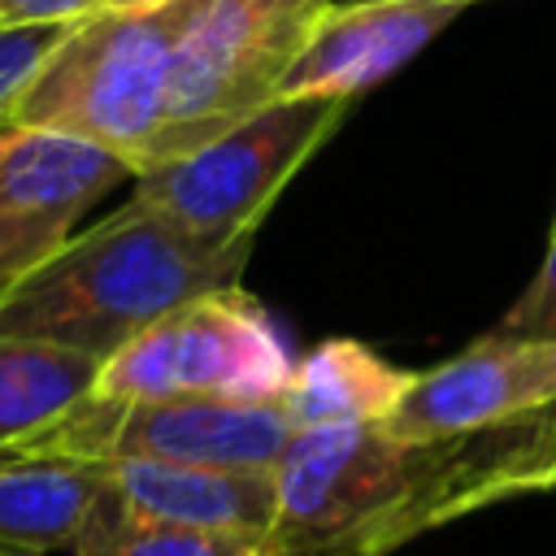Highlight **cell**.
I'll use <instances>...</instances> for the list:
<instances>
[{"instance_id":"obj_19","label":"cell","mask_w":556,"mask_h":556,"mask_svg":"<svg viewBox=\"0 0 556 556\" xmlns=\"http://www.w3.org/2000/svg\"><path fill=\"white\" fill-rule=\"evenodd\" d=\"M104 13V0H0V30L9 26H78Z\"/></svg>"},{"instance_id":"obj_6","label":"cell","mask_w":556,"mask_h":556,"mask_svg":"<svg viewBox=\"0 0 556 556\" xmlns=\"http://www.w3.org/2000/svg\"><path fill=\"white\" fill-rule=\"evenodd\" d=\"M291 352L269 313L243 291H208L104 361L96 400L156 404V400H243L274 404L291 382Z\"/></svg>"},{"instance_id":"obj_3","label":"cell","mask_w":556,"mask_h":556,"mask_svg":"<svg viewBox=\"0 0 556 556\" xmlns=\"http://www.w3.org/2000/svg\"><path fill=\"white\" fill-rule=\"evenodd\" d=\"M200 0H174L152 13H96L65 30L9 126L52 130L96 143L143 174L165 113V87L178 35Z\"/></svg>"},{"instance_id":"obj_21","label":"cell","mask_w":556,"mask_h":556,"mask_svg":"<svg viewBox=\"0 0 556 556\" xmlns=\"http://www.w3.org/2000/svg\"><path fill=\"white\" fill-rule=\"evenodd\" d=\"M0 556H30V552H9V547H0Z\"/></svg>"},{"instance_id":"obj_11","label":"cell","mask_w":556,"mask_h":556,"mask_svg":"<svg viewBox=\"0 0 556 556\" xmlns=\"http://www.w3.org/2000/svg\"><path fill=\"white\" fill-rule=\"evenodd\" d=\"M113 495L156 521L269 539L278 521V473L274 469H226V465H161V460H113Z\"/></svg>"},{"instance_id":"obj_17","label":"cell","mask_w":556,"mask_h":556,"mask_svg":"<svg viewBox=\"0 0 556 556\" xmlns=\"http://www.w3.org/2000/svg\"><path fill=\"white\" fill-rule=\"evenodd\" d=\"M70 26H9L0 30V126H9L22 91L48 61V52L65 39Z\"/></svg>"},{"instance_id":"obj_12","label":"cell","mask_w":556,"mask_h":556,"mask_svg":"<svg viewBox=\"0 0 556 556\" xmlns=\"http://www.w3.org/2000/svg\"><path fill=\"white\" fill-rule=\"evenodd\" d=\"M113 478L100 460H78L43 447L0 452V547L52 556L74 552Z\"/></svg>"},{"instance_id":"obj_16","label":"cell","mask_w":556,"mask_h":556,"mask_svg":"<svg viewBox=\"0 0 556 556\" xmlns=\"http://www.w3.org/2000/svg\"><path fill=\"white\" fill-rule=\"evenodd\" d=\"M74 556H274V547L269 539L217 534L143 517L109 491V500L96 508L83 539L74 543Z\"/></svg>"},{"instance_id":"obj_15","label":"cell","mask_w":556,"mask_h":556,"mask_svg":"<svg viewBox=\"0 0 556 556\" xmlns=\"http://www.w3.org/2000/svg\"><path fill=\"white\" fill-rule=\"evenodd\" d=\"M100 369L96 356L56 343L0 339V452L30 443L78 408L96 391Z\"/></svg>"},{"instance_id":"obj_2","label":"cell","mask_w":556,"mask_h":556,"mask_svg":"<svg viewBox=\"0 0 556 556\" xmlns=\"http://www.w3.org/2000/svg\"><path fill=\"white\" fill-rule=\"evenodd\" d=\"M456 447L395 443L361 421L300 430L274 469V556H387L413 539V517Z\"/></svg>"},{"instance_id":"obj_20","label":"cell","mask_w":556,"mask_h":556,"mask_svg":"<svg viewBox=\"0 0 556 556\" xmlns=\"http://www.w3.org/2000/svg\"><path fill=\"white\" fill-rule=\"evenodd\" d=\"M165 4H174V0H104V13H152Z\"/></svg>"},{"instance_id":"obj_1","label":"cell","mask_w":556,"mask_h":556,"mask_svg":"<svg viewBox=\"0 0 556 556\" xmlns=\"http://www.w3.org/2000/svg\"><path fill=\"white\" fill-rule=\"evenodd\" d=\"M248 256L252 243H204L130 195L0 300V339L56 343L104 365L174 308L239 287Z\"/></svg>"},{"instance_id":"obj_14","label":"cell","mask_w":556,"mask_h":556,"mask_svg":"<svg viewBox=\"0 0 556 556\" xmlns=\"http://www.w3.org/2000/svg\"><path fill=\"white\" fill-rule=\"evenodd\" d=\"M413 369H395L356 339H326L295 361L282 391V408L300 430L313 426H378L404 395Z\"/></svg>"},{"instance_id":"obj_13","label":"cell","mask_w":556,"mask_h":556,"mask_svg":"<svg viewBox=\"0 0 556 556\" xmlns=\"http://www.w3.org/2000/svg\"><path fill=\"white\" fill-rule=\"evenodd\" d=\"M556 491V408L500 434L460 443L413 517V539L513 495Z\"/></svg>"},{"instance_id":"obj_4","label":"cell","mask_w":556,"mask_h":556,"mask_svg":"<svg viewBox=\"0 0 556 556\" xmlns=\"http://www.w3.org/2000/svg\"><path fill=\"white\" fill-rule=\"evenodd\" d=\"M330 0H200L178 35L148 165L178 161L282 96Z\"/></svg>"},{"instance_id":"obj_22","label":"cell","mask_w":556,"mask_h":556,"mask_svg":"<svg viewBox=\"0 0 556 556\" xmlns=\"http://www.w3.org/2000/svg\"><path fill=\"white\" fill-rule=\"evenodd\" d=\"M460 4H478V0H460Z\"/></svg>"},{"instance_id":"obj_7","label":"cell","mask_w":556,"mask_h":556,"mask_svg":"<svg viewBox=\"0 0 556 556\" xmlns=\"http://www.w3.org/2000/svg\"><path fill=\"white\" fill-rule=\"evenodd\" d=\"M300 426L274 404L243 400H156L117 404L87 395L56 426L26 447L78 456V460H161V465H226V469H278Z\"/></svg>"},{"instance_id":"obj_9","label":"cell","mask_w":556,"mask_h":556,"mask_svg":"<svg viewBox=\"0 0 556 556\" xmlns=\"http://www.w3.org/2000/svg\"><path fill=\"white\" fill-rule=\"evenodd\" d=\"M135 169L83 139L0 126V300L74 239L78 217Z\"/></svg>"},{"instance_id":"obj_5","label":"cell","mask_w":556,"mask_h":556,"mask_svg":"<svg viewBox=\"0 0 556 556\" xmlns=\"http://www.w3.org/2000/svg\"><path fill=\"white\" fill-rule=\"evenodd\" d=\"M356 100L278 96L204 148L135 174V200L204 243H252L282 187L330 143Z\"/></svg>"},{"instance_id":"obj_18","label":"cell","mask_w":556,"mask_h":556,"mask_svg":"<svg viewBox=\"0 0 556 556\" xmlns=\"http://www.w3.org/2000/svg\"><path fill=\"white\" fill-rule=\"evenodd\" d=\"M491 334H508V339H556V217H552V235H547V252H543L539 274L508 304V313L495 321Z\"/></svg>"},{"instance_id":"obj_10","label":"cell","mask_w":556,"mask_h":556,"mask_svg":"<svg viewBox=\"0 0 556 556\" xmlns=\"http://www.w3.org/2000/svg\"><path fill=\"white\" fill-rule=\"evenodd\" d=\"M469 4L460 0H348L326 4L300 48L282 96L356 100L426 52Z\"/></svg>"},{"instance_id":"obj_8","label":"cell","mask_w":556,"mask_h":556,"mask_svg":"<svg viewBox=\"0 0 556 556\" xmlns=\"http://www.w3.org/2000/svg\"><path fill=\"white\" fill-rule=\"evenodd\" d=\"M556 408V339L482 334L465 352L408 378L382 434L413 447H452Z\"/></svg>"}]
</instances>
